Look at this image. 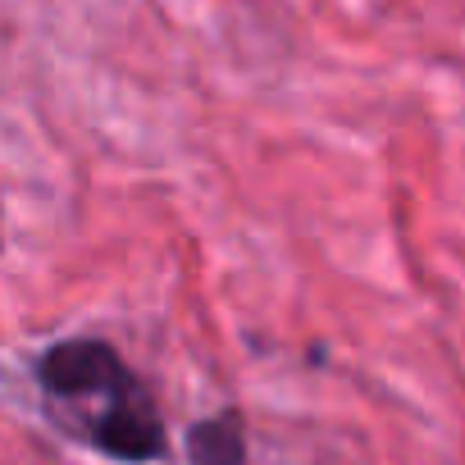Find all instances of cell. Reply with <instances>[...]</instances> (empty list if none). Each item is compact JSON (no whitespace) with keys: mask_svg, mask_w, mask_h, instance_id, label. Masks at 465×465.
I'll return each instance as SVG.
<instances>
[{"mask_svg":"<svg viewBox=\"0 0 465 465\" xmlns=\"http://www.w3.org/2000/svg\"><path fill=\"white\" fill-rule=\"evenodd\" d=\"M37 383L51 406H64V429L83 433L96 451L124 465H146L169 451L164 420L146 383L101 338L55 342L37 361Z\"/></svg>","mask_w":465,"mask_h":465,"instance_id":"obj_1","label":"cell"},{"mask_svg":"<svg viewBox=\"0 0 465 465\" xmlns=\"http://www.w3.org/2000/svg\"><path fill=\"white\" fill-rule=\"evenodd\" d=\"M187 460L192 465H247L242 415L238 411H223V415L196 420L187 429Z\"/></svg>","mask_w":465,"mask_h":465,"instance_id":"obj_2","label":"cell"}]
</instances>
